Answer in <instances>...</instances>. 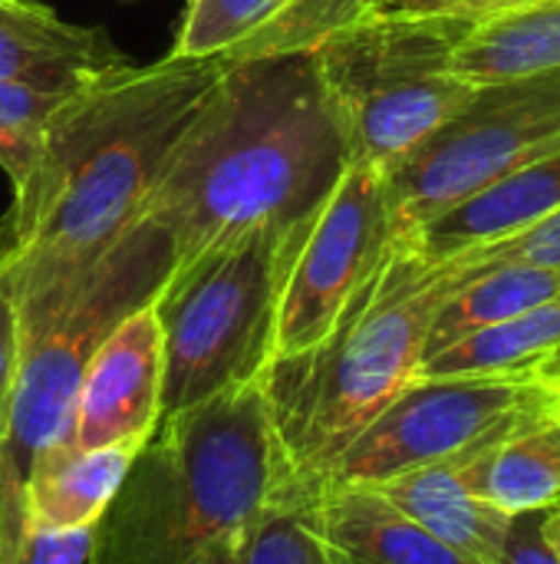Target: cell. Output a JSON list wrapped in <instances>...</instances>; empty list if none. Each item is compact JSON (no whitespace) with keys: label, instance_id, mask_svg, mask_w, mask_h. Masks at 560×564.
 Here are the masks:
<instances>
[{"label":"cell","instance_id":"1","mask_svg":"<svg viewBox=\"0 0 560 564\" xmlns=\"http://www.w3.org/2000/svg\"><path fill=\"white\" fill-rule=\"evenodd\" d=\"M231 63L178 53L119 63L59 106L0 235V274L17 311L59 294L139 221L168 155Z\"/></svg>","mask_w":560,"mask_h":564},{"label":"cell","instance_id":"2","mask_svg":"<svg viewBox=\"0 0 560 564\" xmlns=\"http://www.w3.org/2000/svg\"><path fill=\"white\" fill-rule=\"evenodd\" d=\"M350 149L314 50L228 66L168 155L142 218L175 264L248 231H294L333 192Z\"/></svg>","mask_w":560,"mask_h":564},{"label":"cell","instance_id":"3","mask_svg":"<svg viewBox=\"0 0 560 564\" xmlns=\"http://www.w3.org/2000/svg\"><path fill=\"white\" fill-rule=\"evenodd\" d=\"M465 278V258L439 261L409 238H393L330 334L304 354L267 364L261 393L274 430L277 482L320 492L340 453L416 380L432 321Z\"/></svg>","mask_w":560,"mask_h":564},{"label":"cell","instance_id":"4","mask_svg":"<svg viewBox=\"0 0 560 564\" xmlns=\"http://www.w3.org/2000/svg\"><path fill=\"white\" fill-rule=\"evenodd\" d=\"M274 479L261 380L162 416L96 522L89 564H241Z\"/></svg>","mask_w":560,"mask_h":564},{"label":"cell","instance_id":"5","mask_svg":"<svg viewBox=\"0 0 560 564\" xmlns=\"http://www.w3.org/2000/svg\"><path fill=\"white\" fill-rule=\"evenodd\" d=\"M175 268L168 235L139 221L59 294L20 307V360L0 440V564L23 532V486L33 459L63 440L83 373L99 344L155 301Z\"/></svg>","mask_w":560,"mask_h":564},{"label":"cell","instance_id":"6","mask_svg":"<svg viewBox=\"0 0 560 564\" xmlns=\"http://www.w3.org/2000/svg\"><path fill=\"white\" fill-rule=\"evenodd\" d=\"M297 231H248L172 268L152 301L162 327V416L261 380L274 360Z\"/></svg>","mask_w":560,"mask_h":564},{"label":"cell","instance_id":"7","mask_svg":"<svg viewBox=\"0 0 560 564\" xmlns=\"http://www.w3.org/2000/svg\"><path fill=\"white\" fill-rule=\"evenodd\" d=\"M472 26L462 17L363 10L310 46L350 162L386 172L469 106L479 86L455 76L452 59Z\"/></svg>","mask_w":560,"mask_h":564},{"label":"cell","instance_id":"8","mask_svg":"<svg viewBox=\"0 0 560 564\" xmlns=\"http://www.w3.org/2000/svg\"><path fill=\"white\" fill-rule=\"evenodd\" d=\"M558 142L560 69L479 86L462 112L383 172L393 238L413 235Z\"/></svg>","mask_w":560,"mask_h":564},{"label":"cell","instance_id":"9","mask_svg":"<svg viewBox=\"0 0 560 564\" xmlns=\"http://www.w3.org/2000/svg\"><path fill=\"white\" fill-rule=\"evenodd\" d=\"M551 406H558L554 393L535 370L416 377L340 453L320 492L333 486H380L403 473L446 463Z\"/></svg>","mask_w":560,"mask_h":564},{"label":"cell","instance_id":"10","mask_svg":"<svg viewBox=\"0 0 560 564\" xmlns=\"http://www.w3.org/2000/svg\"><path fill=\"white\" fill-rule=\"evenodd\" d=\"M389 245L386 175L376 165L350 162L327 202L297 231L277 311L274 360L317 347Z\"/></svg>","mask_w":560,"mask_h":564},{"label":"cell","instance_id":"11","mask_svg":"<svg viewBox=\"0 0 560 564\" xmlns=\"http://www.w3.org/2000/svg\"><path fill=\"white\" fill-rule=\"evenodd\" d=\"M162 420V327L149 301L92 354L63 440L73 449L145 446Z\"/></svg>","mask_w":560,"mask_h":564},{"label":"cell","instance_id":"12","mask_svg":"<svg viewBox=\"0 0 560 564\" xmlns=\"http://www.w3.org/2000/svg\"><path fill=\"white\" fill-rule=\"evenodd\" d=\"M360 13V0H188L172 53L248 59L304 50Z\"/></svg>","mask_w":560,"mask_h":564},{"label":"cell","instance_id":"13","mask_svg":"<svg viewBox=\"0 0 560 564\" xmlns=\"http://www.w3.org/2000/svg\"><path fill=\"white\" fill-rule=\"evenodd\" d=\"M554 212H560V142L403 238L422 254L446 261L472 248L498 245Z\"/></svg>","mask_w":560,"mask_h":564},{"label":"cell","instance_id":"14","mask_svg":"<svg viewBox=\"0 0 560 564\" xmlns=\"http://www.w3.org/2000/svg\"><path fill=\"white\" fill-rule=\"evenodd\" d=\"M495 440H502V436H495ZM495 440H488V443H495ZM488 443H482L462 456H452L446 463H432V466L403 473L373 489H380L396 509H403L409 519H416L426 532H432L439 542H446L462 558H469L472 564H498L512 516H505L495 506H488L485 499H479L475 486L469 479V459L479 449H485Z\"/></svg>","mask_w":560,"mask_h":564},{"label":"cell","instance_id":"15","mask_svg":"<svg viewBox=\"0 0 560 564\" xmlns=\"http://www.w3.org/2000/svg\"><path fill=\"white\" fill-rule=\"evenodd\" d=\"M317 519L330 564H472L373 486L323 489Z\"/></svg>","mask_w":560,"mask_h":564},{"label":"cell","instance_id":"16","mask_svg":"<svg viewBox=\"0 0 560 564\" xmlns=\"http://www.w3.org/2000/svg\"><path fill=\"white\" fill-rule=\"evenodd\" d=\"M125 63L99 33L33 0H0V79L83 86Z\"/></svg>","mask_w":560,"mask_h":564},{"label":"cell","instance_id":"17","mask_svg":"<svg viewBox=\"0 0 560 564\" xmlns=\"http://www.w3.org/2000/svg\"><path fill=\"white\" fill-rule=\"evenodd\" d=\"M142 446L73 449L50 443L23 486V529L96 525Z\"/></svg>","mask_w":560,"mask_h":564},{"label":"cell","instance_id":"18","mask_svg":"<svg viewBox=\"0 0 560 564\" xmlns=\"http://www.w3.org/2000/svg\"><path fill=\"white\" fill-rule=\"evenodd\" d=\"M475 496L505 516L560 506V410H541L469 459Z\"/></svg>","mask_w":560,"mask_h":564},{"label":"cell","instance_id":"19","mask_svg":"<svg viewBox=\"0 0 560 564\" xmlns=\"http://www.w3.org/2000/svg\"><path fill=\"white\" fill-rule=\"evenodd\" d=\"M452 69L472 86L560 69V0H525L479 20L459 43Z\"/></svg>","mask_w":560,"mask_h":564},{"label":"cell","instance_id":"20","mask_svg":"<svg viewBox=\"0 0 560 564\" xmlns=\"http://www.w3.org/2000/svg\"><path fill=\"white\" fill-rule=\"evenodd\" d=\"M558 291L560 268L521 264V261L492 264V268H472L469 264V278L449 294V301L439 307V314L432 321V330L426 340V357L452 347L455 340H462L469 334L505 324V321L545 304Z\"/></svg>","mask_w":560,"mask_h":564},{"label":"cell","instance_id":"21","mask_svg":"<svg viewBox=\"0 0 560 564\" xmlns=\"http://www.w3.org/2000/svg\"><path fill=\"white\" fill-rule=\"evenodd\" d=\"M560 350V291L545 304L429 354L416 377H485L538 370Z\"/></svg>","mask_w":560,"mask_h":564},{"label":"cell","instance_id":"22","mask_svg":"<svg viewBox=\"0 0 560 564\" xmlns=\"http://www.w3.org/2000/svg\"><path fill=\"white\" fill-rule=\"evenodd\" d=\"M317 496L274 479L241 564H330L320 539Z\"/></svg>","mask_w":560,"mask_h":564},{"label":"cell","instance_id":"23","mask_svg":"<svg viewBox=\"0 0 560 564\" xmlns=\"http://www.w3.org/2000/svg\"><path fill=\"white\" fill-rule=\"evenodd\" d=\"M76 89L79 86H56L40 79H0V119L43 139L50 119Z\"/></svg>","mask_w":560,"mask_h":564},{"label":"cell","instance_id":"24","mask_svg":"<svg viewBox=\"0 0 560 564\" xmlns=\"http://www.w3.org/2000/svg\"><path fill=\"white\" fill-rule=\"evenodd\" d=\"M472 268H492V264H545L560 268V212L541 218L538 225L485 248H472L462 254Z\"/></svg>","mask_w":560,"mask_h":564},{"label":"cell","instance_id":"25","mask_svg":"<svg viewBox=\"0 0 560 564\" xmlns=\"http://www.w3.org/2000/svg\"><path fill=\"white\" fill-rule=\"evenodd\" d=\"M96 525L83 529H23L7 564H89Z\"/></svg>","mask_w":560,"mask_h":564},{"label":"cell","instance_id":"26","mask_svg":"<svg viewBox=\"0 0 560 564\" xmlns=\"http://www.w3.org/2000/svg\"><path fill=\"white\" fill-rule=\"evenodd\" d=\"M525 0H366L370 13H409V17H462L485 20Z\"/></svg>","mask_w":560,"mask_h":564},{"label":"cell","instance_id":"27","mask_svg":"<svg viewBox=\"0 0 560 564\" xmlns=\"http://www.w3.org/2000/svg\"><path fill=\"white\" fill-rule=\"evenodd\" d=\"M498 564H560L545 539V512L512 516Z\"/></svg>","mask_w":560,"mask_h":564},{"label":"cell","instance_id":"28","mask_svg":"<svg viewBox=\"0 0 560 564\" xmlns=\"http://www.w3.org/2000/svg\"><path fill=\"white\" fill-rule=\"evenodd\" d=\"M0 251H3V238H0ZM17 360H20V321H17L13 294L0 274V440L7 430V413H10V397H13V380H17Z\"/></svg>","mask_w":560,"mask_h":564},{"label":"cell","instance_id":"29","mask_svg":"<svg viewBox=\"0 0 560 564\" xmlns=\"http://www.w3.org/2000/svg\"><path fill=\"white\" fill-rule=\"evenodd\" d=\"M40 155H43L40 135H30L0 119V172L10 178L13 195H20L26 188V182L33 178V172L40 165Z\"/></svg>","mask_w":560,"mask_h":564},{"label":"cell","instance_id":"30","mask_svg":"<svg viewBox=\"0 0 560 564\" xmlns=\"http://www.w3.org/2000/svg\"><path fill=\"white\" fill-rule=\"evenodd\" d=\"M535 373H538V380L554 393V403H558V410H560V350L558 354H551V357H548Z\"/></svg>","mask_w":560,"mask_h":564},{"label":"cell","instance_id":"31","mask_svg":"<svg viewBox=\"0 0 560 564\" xmlns=\"http://www.w3.org/2000/svg\"><path fill=\"white\" fill-rule=\"evenodd\" d=\"M545 539H548V545L554 549V555H558L560 562V506L545 512Z\"/></svg>","mask_w":560,"mask_h":564},{"label":"cell","instance_id":"32","mask_svg":"<svg viewBox=\"0 0 560 564\" xmlns=\"http://www.w3.org/2000/svg\"><path fill=\"white\" fill-rule=\"evenodd\" d=\"M360 3H363V10H366V0H360Z\"/></svg>","mask_w":560,"mask_h":564}]
</instances>
